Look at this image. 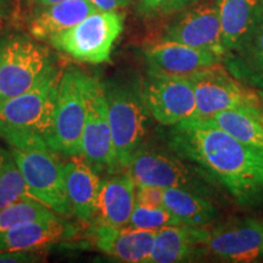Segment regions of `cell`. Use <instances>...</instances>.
Returning <instances> with one entry per match:
<instances>
[{
    "label": "cell",
    "instance_id": "6da1fadb",
    "mask_svg": "<svg viewBox=\"0 0 263 263\" xmlns=\"http://www.w3.org/2000/svg\"><path fill=\"white\" fill-rule=\"evenodd\" d=\"M168 144L221 183L241 206L263 202V151L196 116L172 126Z\"/></svg>",
    "mask_w": 263,
    "mask_h": 263
},
{
    "label": "cell",
    "instance_id": "7a4b0ae2",
    "mask_svg": "<svg viewBox=\"0 0 263 263\" xmlns=\"http://www.w3.org/2000/svg\"><path fill=\"white\" fill-rule=\"evenodd\" d=\"M61 74L54 72L33 89L0 103V137L22 147L50 137Z\"/></svg>",
    "mask_w": 263,
    "mask_h": 263
},
{
    "label": "cell",
    "instance_id": "3957f363",
    "mask_svg": "<svg viewBox=\"0 0 263 263\" xmlns=\"http://www.w3.org/2000/svg\"><path fill=\"white\" fill-rule=\"evenodd\" d=\"M12 159L24 176L29 195L58 215H72L65 186L64 163L47 141L12 147Z\"/></svg>",
    "mask_w": 263,
    "mask_h": 263
},
{
    "label": "cell",
    "instance_id": "277c9868",
    "mask_svg": "<svg viewBox=\"0 0 263 263\" xmlns=\"http://www.w3.org/2000/svg\"><path fill=\"white\" fill-rule=\"evenodd\" d=\"M104 91L115 153L122 171L140 149L149 111L141 97L140 87L108 83L104 85Z\"/></svg>",
    "mask_w": 263,
    "mask_h": 263
},
{
    "label": "cell",
    "instance_id": "5b68a950",
    "mask_svg": "<svg viewBox=\"0 0 263 263\" xmlns=\"http://www.w3.org/2000/svg\"><path fill=\"white\" fill-rule=\"evenodd\" d=\"M123 15L118 11L93 12L73 27L49 38L51 45L74 60L87 64L110 61L115 42L123 29Z\"/></svg>",
    "mask_w": 263,
    "mask_h": 263
},
{
    "label": "cell",
    "instance_id": "8992f818",
    "mask_svg": "<svg viewBox=\"0 0 263 263\" xmlns=\"http://www.w3.org/2000/svg\"><path fill=\"white\" fill-rule=\"evenodd\" d=\"M47 48L24 37L0 44V103L33 89L57 72Z\"/></svg>",
    "mask_w": 263,
    "mask_h": 263
},
{
    "label": "cell",
    "instance_id": "52a82bcc",
    "mask_svg": "<svg viewBox=\"0 0 263 263\" xmlns=\"http://www.w3.org/2000/svg\"><path fill=\"white\" fill-rule=\"evenodd\" d=\"M85 121L81 140V155L97 172H121L112 143L104 84L85 74Z\"/></svg>",
    "mask_w": 263,
    "mask_h": 263
},
{
    "label": "cell",
    "instance_id": "ba28073f",
    "mask_svg": "<svg viewBox=\"0 0 263 263\" xmlns=\"http://www.w3.org/2000/svg\"><path fill=\"white\" fill-rule=\"evenodd\" d=\"M85 73L68 70L59 81L52 129L48 145L67 156L81 155V140L85 121Z\"/></svg>",
    "mask_w": 263,
    "mask_h": 263
},
{
    "label": "cell",
    "instance_id": "9c48e42d",
    "mask_svg": "<svg viewBox=\"0 0 263 263\" xmlns=\"http://www.w3.org/2000/svg\"><path fill=\"white\" fill-rule=\"evenodd\" d=\"M196 101V117H210L240 106L261 107V98L217 64L189 76Z\"/></svg>",
    "mask_w": 263,
    "mask_h": 263
},
{
    "label": "cell",
    "instance_id": "30bf717a",
    "mask_svg": "<svg viewBox=\"0 0 263 263\" xmlns=\"http://www.w3.org/2000/svg\"><path fill=\"white\" fill-rule=\"evenodd\" d=\"M140 93L149 114L162 126L172 127L196 115L195 93L189 77L149 72Z\"/></svg>",
    "mask_w": 263,
    "mask_h": 263
},
{
    "label": "cell",
    "instance_id": "8fae6325",
    "mask_svg": "<svg viewBox=\"0 0 263 263\" xmlns=\"http://www.w3.org/2000/svg\"><path fill=\"white\" fill-rule=\"evenodd\" d=\"M162 39L213 51L223 59L226 57L221 22L215 2L183 9L164 29Z\"/></svg>",
    "mask_w": 263,
    "mask_h": 263
},
{
    "label": "cell",
    "instance_id": "7c38bea8",
    "mask_svg": "<svg viewBox=\"0 0 263 263\" xmlns=\"http://www.w3.org/2000/svg\"><path fill=\"white\" fill-rule=\"evenodd\" d=\"M127 170L137 185L183 188L203 194L205 185L194 170L166 154L139 149L132 156Z\"/></svg>",
    "mask_w": 263,
    "mask_h": 263
},
{
    "label": "cell",
    "instance_id": "4fadbf2b",
    "mask_svg": "<svg viewBox=\"0 0 263 263\" xmlns=\"http://www.w3.org/2000/svg\"><path fill=\"white\" fill-rule=\"evenodd\" d=\"M205 251L224 262H255L263 258V223L252 218L232 221L207 234Z\"/></svg>",
    "mask_w": 263,
    "mask_h": 263
},
{
    "label": "cell",
    "instance_id": "5bb4252c",
    "mask_svg": "<svg viewBox=\"0 0 263 263\" xmlns=\"http://www.w3.org/2000/svg\"><path fill=\"white\" fill-rule=\"evenodd\" d=\"M144 57L149 72L184 77L223 62V58L213 51L163 39L147 48Z\"/></svg>",
    "mask_w": 263,
    "mask_h": 263
},
{
    "label": "cell",
    "instance_id": "9a60e30c",
    "mask_svg": "<svg viewBox=\"0 0 263 263\" xmlns=\"http://www.w3.org/2000/svg\"><path fill=\"white\" fill-rule=\"evenodd\" d=\"M156 232L133 228L129 226L116 227L98 221L90 235L97 248L118 261L147 262L153 249Z\"/></svg>",
    "mask_w": 263,
    "mask_h": 263
},
{
    "label": "cell",
    "instance_id": "2e32d148",
    "mask_svg": "<svg viewBox=\"0 0 263 263\" xmlns=\"http://www.w3.org/2000/svg\"><path fill=\"white\" fill-rule=\"evenodd\" d=\"M76 227L57 213L20 223L0 233V251H29L73 238Z\"/></svg>",
    "mask_w": 263,
    "mask_h": 263
},
{
    "label": "cell",
    "instance_id": "e0dca14e",
    "mask_svg": "<svg viewBox=\"0 0 263 263\" xmlns=\"http://www.w3.org/2000/svg\"><path fill=\"white\" fill-rule=\"evenodd\" d=\"M226 55L238 50L263 22V0H215Z\"/></svg>",
    "mask_w": 263,
    "mask_h": 263
},
{
    "label": "cell",
    "instance_id": "ac0fdd59",
    "mask_svg": "<svg viewBox=\"0 0 263 263\" xmlns=\"http://www.w3.org/2000/svg\"><path fill=\"white\" fill-rule=\"evenodd\" d=\"M207 234L206 228L186 224L164 227L156 232L147 262L176 263L194 259L201 250L205 251Z\"/></svg>",
    "mask_w": 263,
    "mask_h": 263
},
{
    "label": "cell",
    "instance_id": "d6986e66",
    "mask_svg": "<svg viewBox=\"0 0 263 263\" xmlns=\"http://www.w3.org/2000/svg\"><path fill=\"white\" fill-rule=\"evenodd\" d=\"M137 183L129 171L114 173L112 177L100 183L98 194V221L122 227L129 222L136 206Z\"/></svg>",
    "mask_w": 263,
    "mask_h": 263
},
{
    "label": "cell",
    "instance_id": "ffe728a7",
    "mask_svg": "<svg viewBox=\"0 0 263 263\" xmlns=\"http://www.w3.org/2000/svg\"><path fill=\"white\" fill-rule=\"evenodd\" d=\"M65 186L72 213L78 219L88 222L97 215L98 194L101 180L85 161L72 159L64 163Z\"/></svg>",
    "mask_w": 263,
    "mask_h": 263
},
{
    "label": "cell",
    "instance_id": "44dd1931",
    "mask_svg": "<svg viewBox=\"0 0 263 263\" xmlns=\"http://www.w3.org/2000/svg\"><path fill=\"white\" fill-rule=\"evenodd\" d=\"M89 0H61L45 6L31 22V33L37 39H49L57 33L73 27L82 20L98 11Z\"/></svg>",
    "mask_w": 263,
    "mask_h": 263
},
{
    "label": "cell",
    "instance_id": "7402d4cb",
    "mask_svg": "<svg viewBox=\"0 0 263 263\" xmlns=\"http://www.w3.org/2000/svg\"><path fill=\"white\" fill-rule=\"evenodd\" d=\"M222 64L241 83L263 90V22L241 48L226 55Z\"/></svg>",
    "mask_w": 263,
    "mask_h": 263
},
{
    "label": "cell",
    "instance_id": "603a6c76",
    "mask_svg": "<svg viewBox=\"0 0 263 263\" xmlns=\"http://www.w3.org/2000/svg\"><path fill=\"white\" fill-rule=\"evenodd\" d=\"M201 118L222 128L246 145L263 151L262 106H240Z\"/></svg>",
    "mask_w": 263,
    "mask_h": 263
},
{
    "label": "cell",
    "instance_id": "cb8c5ba5",
    "mask_svg": "<svg viewBox=\"0 0 263 263\" xmlns=\"http://www.w3.org/2000/svg\"><path fill=\"white\" fill-rule=\"evenodd\" d=\"M163 205L182 224L206 228L215 221L217 210L201 193L183 188H167L163 192Z\"/></svg>",
    "mask_w": 263,
    "mask_h": 263
},
{
    "label": "cell",
    "instance_id": "d4e9b609",
    "mask_svg": "<svg viewBox=\"0 0 263 263\" xmlns=\"http://www.w3.org/2000/svg\"><path fill=\"white\" fill-rule=\"evenodd\" d=\"M55 215L49 207L38 201L33 196H26L12 205L0 210V233L11 229L20 223L33 221Z\"/></svg>",
    "mask_w": 263,
    "mask_h": 263
},
{
    "label": "cell",
    "instance_id": "484cf974",
    "mask_svg": "<svg viewBox=\"0 0 263 263\" xmlns=\"http://www.w3.org/2000/svg\"><path fill=\"white\" fill-rule=\"evenodd\" d=\"M29 196L27 185L14 159L6 157L0 170V210Z\"/></svg>",
    "mask_w": 263,
    "mask_h": 263
},
{
    "label": "cell",
    "instance_id": "4316f807",
    "mask_svg": "<svg viewBox=\"0 0 263 263\" xmlns=\"http://www.w3.org/2000/svg\"><path fill=\"white\" fill-rule=\"evenodd\" d=\"M182 224L176 216H173L166 207H147L137 205L134 206L132 212L129 222L127 226L133 228L151 230H157L164 228V227Z\"/></svg>",
    "mask_w": 263,
    "mask_h": 263
},
{
    "label": "cell",
    "instance_id": "83f0119b",
    "mask_svg": "<svg viewBox=\"0 0 263 263\" xmlns=\"http://www.w3.org/2000/svg\"><path fill=\"white\" fill-rule=\"evenodd\" d=\"M188 6V0H140L139 11L146 17H155L179 12Z\"/></svg>",
    "mask_w": 263,
    "mask_h": 263
},
{
    "label": "cell",
    "instance_id": "f1b7e54d",
    "mask_svg": "<svg viewBox=\"0 0 263 263\" xmlns=\"http://www.w3.org/2000/svg\"><path fill=\"white\" fill-rule=\"evenodd\" d=\"M164 189L153 185H137L136 203L147 207H163Z\"/></svg>",
    "mask_w": 263,
    "mask_h": 263
},
{
    "label": "cell",
    "instance_id": "f546056e",
    "mask_svg": "<svg viewBox=\"0 0 263 263\" xmlns=\"http://www.w3.org/2000/svg\"><path fill=\"white\" fill-rule=\"evenodd\" d=\"M101 11H118L130 5L132 0H89Z\"/></svg>",
    "mask_w": 263,
    "mask_h": 263
},
{
    "label": "cell",
    "instance_id": "4dcf8cb0",
    "mask_svg": "<svg viewBox=\"0 0 263 263\" xmlns=\"http://www.w3.org/2000/svg\"><path fill=\"white\" fill-rule=\"evenodd\" d=\"M31 258L27 251H0V262H29Z\"/></svg>",
    "mask_w": 263,
    "mask_h": 263
},
{
    "label": "cell",
    "instance_id": "1f68e13d",
    "mask_svg": "<svg viewBox=\"0 0 263 263\" xmlns=\"http://www.w3.org/2000/svg\"><path fill=\"white\" fill-rule=\"evenodd\" d=\"M35 2H37L41 6H43V8H45V6L52 5V4H55V3L61 2V0H35Z\"/></svg>",
    "mask_w": 263,
    "mask_h": 263
},
{
    "label": "cell",
    "instance_id": "d6a6232c",
    "mask_svg": "<svg viewBox=\"0 0 263 263\" xmlns=\"http://www.w3.org/2000/svg\"><path fill=\"white\" fill-rule=\"evenodd\" d=\"M6 157H8V154L4 153V151H3L2 149H0V170H2L3 164H4L5 160H6Z\"/></svg>",
    "mask_w": 263,
    "mask_h": 263
},
{
    "label": "cell",
    "instance_id": "836d02e7",
    "mask_svg": "<svg viewBox=\"0 0 263 263\" xmlns=\"http://www.w3.org/2000/svg\"><path fill=\"white\" fill-rule=\"evenodd\" d=\"M258 93V95H259V98H261V100H262V103H263V90H258L257 91Z\"/></svg>",
    "mask_w": 263,
    "mask_h": 263
},
{
    "label": "cell",
    "instance_id": "e575fe53",
    "mask_svg": "<svg viewBox=\"0 0 263 263\" xmlns=\"http://www.w3.org/2000/svg\"><path fill=\"white\" fill-rule=\"evenodd\" d=\"M194 2H195V0H188V3H189V5H192L193 4V3Z\"/></svg>",
    "mask_w": 263,
    "mask_h": 263
}]
</instances>
